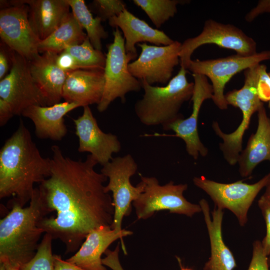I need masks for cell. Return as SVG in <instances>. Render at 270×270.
<instances>
[{
	"label": "cell",
	"instance_id": "cell-34",
	"mask_svg": "<svg viewBox=\"0 0 270 270\" xmlns=\"http://www.w3.org/2000/svg\"><path fill=\"white\" fill-rule=\"evenodd\" d=\"M119 252V243L114 250L108 249L104 253L106 256L102 259L103 264L112 270H124L120 260Z\"/></svg>",
	"mask_w": 270,
	"mask_h": 270
},
{
	"label": "cell",
	"instance_id": "cell-18",
	"mask_svg": "<svg viewBox=\"0 0 270 270\" xmlns=\"http://www.w3.org/2000/svg\"><path fill=\"white\" fill-rule=\"evenodd\" d=\"M108 21L110 26L122 30L125 40L126 52L132 60L138 58L136 45L138 44L148 42L156 46H167L174 41L164 32L152 28L127 8Z\"/></svg>",
	"mask_w": 270,
	"mask_h": 270
},
{
	"label": "cell",
	"instance_id": "cell-25",
	"mask_svg": "<svg viewBox=\"0 0 270 270\" xmlns=\"http://www.w3.org/2000/svg\"><path fill=\"white\" fill-rule=\"evenodd\" d=\"M84 30L70 12L56 30L40 41L38 46L39 53L51 52L59 54L72 46L82 44L87 37Z\"/></svg>",
	"mask_w": 270,
	"mask_h": 270
},
{
	"label": "cell",
	"instance_id": "cell-15",
	"mask_svg": "<svg viewBox=\"0 0 270 270\" xmlns=\"http://www.w3.org/2000/svg\"><path fill=\"white\" fill-rule=\"evenodd\" d=\"M194 86L191 100L192 102V112L186 118H181L170 124L165 130H172L174 136L182 140L186 144L188 154L194 160L199 156H206L208 149L200 140L198 130L200 112L204 102L212 99L213 90L208 78L202 74H192Z\"/></svg>",
	"mask_w": 270,
	"mask_h": 270
},
{
	"label": "cell",
	"instance_id": "cell-42",
	"mask_svg": "<svg viewBox=\"0 0 270 270\" xmlns=\"http://www.w3.org/2000/svg\"><path fill=\"white\" fill-rule=\"evenodd\" d=\"M176 258L178 261V264L180 268V270H194L192 268L184 267L182 264V261H181L180 258L178 256H176Z\"/></svg>",
	"mask_w": 270,
	"mask_h": 270
},
{
	"label": "cell",
	"instance_id": "cell-14",
	"mask_svg": "<svg viewBox=\"0 0 270 270\" xmlns=\"http://www.w3.org/2000/svg\"><path fill=\"white\" fill-rule=\"evenodd\" d=\"M182 43L174 40L167 46L137 44L140 49L139 56L128 64L132 74L140 81L150 84H166L172 79L174 68L180 64Z\"/></svg>",
	"mask_w": 270,
	"mask_h": 270
},
{
	"label": "cell",
	"instance_id": "cell-2",
	"mask_svg": "<svg viewBox=\"0 0 270 270\" xmlns=\"http://www.w3.org/2000/svg\"><path fill=\"white\" fill-rule=\"evenodd\" d=\"M51 158H44L20 120L0 150V198L13 196L22 206L30 200L36 183L51 174Z\"/></svg>",
	"mask_w": 270,
	"mask_h": 270
},
{
	"label": "cell",
	"instance_id": "cell-38",
	"mask_svg": "<svg viewBox=\"0 0 270 270\" xmlns=\"http://www.w3.org/2000/svg\"><path fill=\"white\" fill-rule=\"evenodd\" d=\"M54 270H85L80 266L62 258L61 256L54 254Z\"/></svg>",
	"mask_w": 270,
	"mask_h": 270
},
{
	"label": "cell",
	"instance_id": "cell-37",
	"mask_svg": "<svg viewBox=\"0 0 270 270\" xmlns=\"http://www.w3.org/2000/svg\"><path fill=\"white\" fill-rule=\"evenodd\" d=\"M14 116L10 106L0 98V126L5 125Z\"/></svg>",
	"mask_w": 270,
	"mask_h": 270
},
{
	"label": "cell",
	"instance_id": "cell-40",
	"mask_svg": "<svg viewBox=\"0 0 270 270\" xmlns=\"http://www.w3.org/2000/svg\"><path fill=\"white\" fill-rule=\"evenodd\" d=\"M262 196L270 202V176L268 184L266 186L265 192Z\"/></svg>",
	"mask_w": 270,
	"mask_h": 270
},
{
	"label": "cell",
	"instance_id": "cell-24",
	"mask_svg": "<svg viewBox=\"0 0 270 270\" xmlns=\"http://www.w3.org/2000/svg\"><path fill=\"white\" fill-rule=\"evenodd\" d=\"M28 6V20L40 40L50 36L70 12L66 0H20Z\"/></svg>",
	"mask_w": 270,
	"mask_h": 270
},
{
	"label": "cell",
	"instance_id": "cell-17",
	"mask_svg": "<svg viewBox=\"0 0 270 270\" xmlns=\"http://www.w3.org/2000/svg\"><path fill=\"white\" fill-rule=\"evenodd\" d=\"M132 234V232L125 229L118 232L111 226H100L90 231L78 250L66 260L85 270H107L102 262V254L118 239L121 240L126 254L122 239Z\"/></svg>",
	"mask_w": 270,
	"mask_h": 270
},
{
	"label": "cell",
	"instance_id": "cell-45",
	"mask_svg": "<svg viewBox=\"0 0 270 270\" xmlns=\"http://www.w3.org/2000/svg\"><path fill=\"white\" fill-rule=\"evenodd\" d=\"M268 108H269L270 110V100L268 102Z\"/></svg>",
	"mask_w": 270,
	"mask_h": 270
},
{
	"label": "cell",
	"instance_id": "cell-10",
	"mask_svg": "<svg viewBox=\"0 0 270 270\" xmlns=\"http://www.w3.org/2000/svg\"><path fill=\"white\" fill-rule=\"evenodd\" d=\"M206 44L232 50L236 54L250 56L257 53L256 43L241 29L231 24H224L212 19L206 20L201 32L182 43L180 52V66L186 70L191 57L198 48Z\"/></svg>",
	"mask_w": 270,
	"mask_h": 270
},
{
	"label": "cell",
	"instance_id": "cell-3",
	"mask_svg": "<svg viewBox=\"0 0 270 270\" xmlns=\"http://www.w3.org/2000/svg\"><path fill=\"white\" fill-rule=\"evenodd\" d=\"M10 204L11 210L0 220V261L6 260L20 268L35 256L44 232L39 224L48 214L38 188H35L28 206H22L13 199Z\"/></svg>",
	"mask_w": 270,
	"mask_h": 270
},
{
	"label": "cell",
	"instance_id": "cell-41",
	"mask_svg": "<svg viewBox=\"0 0 270 270\" xmlns=\"http://www.w3.org/2000/svg\"><path fill=\"white\" fill-rule=\"evenodd\" d=\"M0 263H3L4 264L6 270H20L19 268L12 266L6 260L0 261Z\"/></svg>",
	"mask_w": 270,
	"mask_h": 270
},
{
	"label": "cell",
	"instance_id": "cell-23",
	"mask_svg": "<svg viewBox=\"0 0 270 270\" xmlns=\"http://www.w3.org/2000/svg\"><path fill=\"white\" fill-rule=\"evenodd\" d=\"M257 112L256 132L249 138L238 160V172L242 177L250 176L258 164L265 160L270 161V118L264 104Z\"/></svg>",
	"mask_w": 270,
	"mask_h": 270
},
{
	"label": "cell",
	"instance_id": "cell-35",
	"mask_svg": "<svg viewBox=\"0 0 270 270\" xmlns=\"http://www.w3.org/2000/svg\"><path fill=\"white\" fill-rule=\"evenodd\" d=\"M56 64L61 70L67 72L78 70L74 59L65 50L58 54Z\"/></svg>",
	"mask_w": 270,
	"mask_h": 270
},
{
	"label": "cell",
	"instance_id": "cell-12",
	"mask_svg": "<svg viewBox=\"0 0 270 270\" xmlns=\"http://www.w3.org/2000/svg\"><path fill=\"white\" fill-rule=\"evenodd\" d=\"M0 36L9 49L28 60L40 54V42L28 20V6L20 0L1 2Z\"/></svg>",
	"mask_w": 270,
	"mask_h": 270
},
{
	"label": "cell",
	"instance_id": "cell-22",
	"mask_svg": "<svg viewBox=\"0 0 270 270\" xmlns=\"http://www.w3.org/2000/svg\"><path fill=\"white\" fill-rule=\"evenodd\" d=\"M199 204L204 214L210 246V256L203 270H233L236 267V261L222 238L223 210L215 207L211 212V216L208 202L202 198L200 200Z\"/></svg>",
	"mask_w": 270,
	"mask_h": 270
},
{
	"label": "cell",
	"instance_id": "cell-27",
	"mask_svg": "<svg viewBox=\"0 0 270 270\" xmlns=\"http://www.w3.org/2000/svg\"><path fill=\"white\" fill-rule=\"evenodd\" d=\"M134 4L144 10L158 29L178 12V4H186L182 0H133Z\"/></svg>",
	"mask_w": 270,
	"mask_h": 270
},
{
	"label": "cell",
	"instance_id": "cell-33",
	"mask_svg": "<svg viewBox=\"0 0 270 270\" xmlns=\"http://www.w3.org/2000/svg\"><path fill=\"white\" fill-rule=\"evenodd\" d=\"M258 92L262 102L270 100V73L267 72L266 66L262 64L258 82Z\"/></svg>",
	"mask_w": 270,
	"mask_h": 270
},
{
	"label": "cell",
	"instance_id": "cell-19",
	"mask_svg": "<svg viewBox=\"0 0 270 270\" xmlns=\"http://www.w3.org/2000/svg\"><path fill=\"white\" fill-rule=\"evenodd\" d=\"M105 84L104 70L78 69L68 72L62 88L65 102H76L82 107L98 104Z\"/></svg>",
	"mask_w": 270,
	"mask_h": 270
},
{
	"label": "cell",
	"instance_id": "cell-20",
	"mask_svg": "<svg viewBox=\"0 0 270 270\" xmlns=\"http://www.w3.org/2000/svg\"><path fill=\"white\" fill-rule=\"evenodd\" d=\"M78 107L82 106L78 103L65 101L50 106L34 105L25 109L22 116L32 122L38 138L60 140L68 132L64 116Z\"/></svg>",
	"mask_w": 270,
	"mask_h": 270
},
{
	"label": "cell",
	"instance_id": "cell-6",
	"mask_svg": "<svg viewBox=\"0 0 270 270\" xmlns=\"http://www.w3.org/2000/svg\"><path fill=\"white\" fill-rule=\"evenodd\" d=\"M260 64L244 70L243 86L238 90H233L225 94L227 104L238 108L242 113V120L238 127L232 133L226 134L218 129L216 134L222 140L220 148L230 158H237L242 148V139L248 128L252 115L258 112L264 104L258 92V82Z\"/></svg>",
	"mask_w": 270,
	"mask_h": 270
},
{
	"label": "cell",
	"instance_id": "cell-26",
	"mask_svg": "<svg viewBox=\"0 0 270 270\" xmlns=\"http://www.w3.org/2000/svg\"><path fill=\"white\" fill-rule=\"evenodd\" d=\"M72 13L80 24L85 29L92 46L102 50V40L108 37V32L102 24L101 19L94 17L84 0H66Z\"/></svg>",
	"mask_w": 270,
	"mask_h": 270
},
{
	"label": "cell",
	"instance_id": "cell-30",
	"mask_svg": "<svg viewBox=\"0 0 270 270\" xmlns=\"http://www.w3.org/2000/svg\"><path fill=\"white\" fill-rule=\"evenodd\" d=\"M91 6L96 16L104 22L118 16L126 9V4L122 0H94Z\"/></svg>",
	"mask_w": 270,
	"mask_h": 270
},
{
	"label": "cell",
	"instance_id": "cell-43",
	"mask_svg": "<svg viewBox=\"0 0 270 270\" xmlns=\"http://www.w3.org/2000/svg\"><path fill=\"white\" fill-rule=\"evenodd\" d=\"M0 270H6L5 266L3 263H0Z\"/></svg>",
	"mask_w": 270,
	"mask_h": 270
},
{
	"label": "cell",
	"instance_id": "cell-32",
	"mask_svg": "<svg viewBox=\"0 0 270 270\" xmlns=\"http://www.w3.org/2000/svg\"><path fill=\"white\" fill-rule=\"evenodd\" d=\"M247 270H269L268 256L263 252L262 242L258 240L252 244V257Z\"/></svg>",
	"mask_w": 270,
	"mask_h": 270
},
{
	"label": "cell",
	"instance_id": "cell-9",
	"mask_svg": "<svg viewBox=\"0 0 270 270\" xmlns=\"http://www.w3.org/2000/svg\"><path fill=\"white\" fill-rule=\"evenodd\" d=\"M270 176V172L252 184L244 182L242 180L222 183L204 176L194 177L193 182L210 198L216 208L228 210L236 216L240 225L244 226L248 220L250 207L260 191L266 187Z\"/></svg>",
	"mask_w": 270,
	"mask_h": 270
},
{
	"label": "cell",
	"instance_id": "cell-31",
	"mask_svg": "<svg viewBox=\"0 0 270 270\" xmlns=\"http://www.w3.org/2000/svg\"><path fill=\"white\" fill-rule=\"evenodd\" d=\"M258 206L266 225V234L261 242L263 252L268 256L270 254V202L262 196L258 200Z\"/></svg>",
	"mask_w": 270,
	"mask_h": 270
},
{
	"label": "cell",
	"instance_id": "cell-5",
	"mask_svg": "<svg viewBox=\"0 0 270 270\" xmlns=\"http://www.w3.org/2000/svg\"><path fill=\"white\" fill-rule=\"evenodd\" d=\"M140 177L144 191L132 202L138 220H146L162 210L190 217L202 212L199 204L192 203L184 197V192L188 187L186 184H176L170 181L162 186L156 177L141 174Z\"/></svg>",
	"mask_w": 270,
	"mask_h": 270
},
{
	"label": "cell",
	"instance_id": "cell-28",
	"mask_svg": "<svg viewBox=\"0 0 270 270\" xmlns=\"http://www.w3.org/2000/svg\"><path fill=\"white\" fill-rule=\"evenodd\" d=\"M65 50L74 58L78 69L104 70L106 56L92 46L88 36L82 44L72 46Z\"/></svg>",
	"mask_w": 270,
	"mask_h": 270
},
{
	"label": "cell",
	"instance_id": "cell-29",
	"mask_svg": "<svg viewBox=\"0 0 270 270\" xmlns=\"http://www.w3.org/2000/svg\"><path fill=\"white\" fill-rule=\"evenodd\" d=\"M52 240L50 234L45 233L34 257L22 265L20 270H54Z\"/></svg>",
	"mask_w": 270,
	"mask_h": 270
},
{
	"label": "cell",
	"instance_id": "cell-11",
	"mask_svg": "<svg viewBox=\"0 0 270 270\" xmlns=\"http://www.w3.org/2000/svg\"><path fill=\"white\" fill-rule=\"evenodd\" d=\"M270 60V50H264L250 56L234 54L207 60H191L187 70L192 74L206 76L211 82L212 100L220 110H226L228 104L224 94L226 84L238 73Z\"/></svg>",
	"mask_w": 270,
	"mask_h": 270
},
{
	"label": "cell",
	"instance_id": "cell-7",
	"mask_svg": "<svg viewBox=\"0 0 270 270\" xmlns=\"http://www.w3.org/2000/svg\"><path fill=\"white\" fill-rule=\"evenodd\" d=\"M113 42L108 46L104 68L105 84L102 98L97 104V110L102 112L110 104L120 98L126 102V95L132 92H139L141 82L134 77L128 70L132 60L125 48V40L118 28H114Z\"/></svg>",
	"mask_w": 270,
	"mask_h": 270
},
{
	"label": "cell",
	"instance_id": "cell-21",
	"mask_svg": "<svg viewBox=\"0 0 270 270\" xmlns=\"http://www.w3.org/2000/svg\"><path fill=\"white\" fill-rule=\"evenodd\" d=\"M58 54L46 52L28 60L32 76L46 99L48 106L60 102L68 74L58 66Z\"/></svg>",
	"mask_w": 270,
	"mask_h": 270
},
{
	"label": "cell",
	"instance_id": "cell-39",
	"mask_svg": "<svg viewBox=\"0 0 270 270\" xmlns=\"http://www.w3.org/2000/svg\"><path fill=\"white\" fill-rule=\"evenodd\" d=\"M10 58V52L7 53L3 48H0V80H2L6 76L8 71L9 65L8 60Z\"/></svg>",
	"mask_w": 270,
	"mask_h": 270
},
{
	"label": "cell",
	"instance_id": "cell-8",
	"mask_svg": "<svg viewBox=\"0 0 270 270\" xmlns=\"http://www.w3.org/2000/svg\"><path fill=\"white\" fill-rule=\"evenodd\" d=\"M137 170L138 164L130 154L113 158L100 170V172L108 179L105 190L112 194L114 212L111 228L118 232L123 230L122 224L124 216L130 214L132 202L144 191L142 182L136 186L130 182V178Z\"/></svg>",
	"mask_w": 270,
	"mask_h": 270
},
{
	"label": "cell",
	"instance_id": "cell-4",
	"mask_svg": "<svg viewBox=\"0 0 270 270\" xmlns=\"http://www.w3.org/2000/svg\"><path fill=\"white\" fill-rule=\"evenodd\" d=\"M187 70L181 68L178 74L162 86L140 81L144 94L134 104V110L142 124L160 125L164 130L171 124L184 118L180 112L182 104L191 100L194 82L186 78Z\"/></svg>",
	"mask_w": 270,
	"mask_h": 270
},
{
	"label": "cell",
	"instance_id": "cell-36",
	"mask_svg": "<svg viewBox=\"0 0 270 270\" xmlns=\"http://www.w3.org/2000/svg\"><path fill=\"white\" fill-rule=\"evenodd\" d=\"M264 12L270 13V0H260L256 6L246 15L245 20L248 22H251L258 16Z\"/></svg>",
	"mask_w": 270,
	"mask_h": 270
},
{
	"label": "cell",
	"instance_id": "cell-1",
	"mask_svg": "<svg viewBox=\"0 0 270 270\" xmlns=\"http://www.w3.org/2000/svg\"><path fill=\"white\" fill-rule=\"evenodd\" d=\"M51 174L38 186L48 214L39 224L45 233L65 246L66 254L76 252L92 230L111 226L112 198L105 190L108 178L95 170L98 162L91 154L84 160L66 156L53 145Z\"/></svg>",
	"mask_w": 270,
	"mask_h": 270
},
{
	"label": "cell",
	"instance_id": "cell-16",
	"mask_svg": "<svg viewBox=\"0 0 270 270\" xmlns=\"http://www.w3.org/2000/svg\"><path fill=\"white\" fill-rule=\"evenodd\" d=\"M72 120L78 139L79 152H90L103 166L113 158L114 154L120 150L121 144L118 136L100 128L89 106H84L82 114Z\"/></svg>",
	"mask_w": 270,
	"mask_h": 270
},
{
	"label": "cell",
	"instance_id": "cell-13",
	"mask_svg": "<svg viewBox=\"0 0 270 270\" xmlns=\"http://www.w3.org/2000/svg\"><path fill=\"white\" fill-rule=\"evenodd\" d=\"M12 66L10 73L0 81V98L11 106L14 116L22 115L28 107L48 106L46 99L34 82L29 61L10 50Z\"/></svg>",
	"mask_w": 270,
	"mask_h": 270
},
{
	"label": "cell",
	"instance_id": "cell-44",
	"mask_svg": "<svg viewBox=\"0 0 270 270\" xmlns=\"http://www.w3.org/2000/svg\"><path fill=\"white\" fill-rule=\"evenodd\" d=\"M268 262L269 268H270V254L268 256Z\"/></svg>",
	"mask_w": 270,
	"mask_h": 270
}]
</instances>
